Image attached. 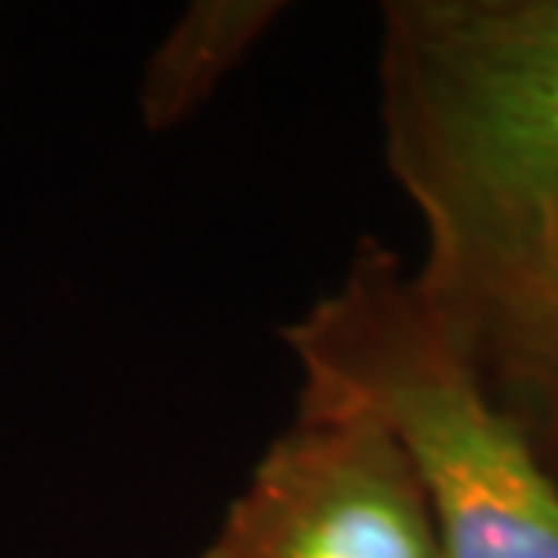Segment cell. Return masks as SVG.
I'll return each instance as SVG.
<instances>
[{"mask_svg":"<svg viewBox=\"0 0 558 558\" xmlns=\"http://www.w3.org/2000/svg\"><path fill=\"white\" fill-rule=\"evenodd\" d=\"M377 113L417 294L486 377L558 305V0H388Z\"/></svg>","mask_w":558,"mask_h":558,"instance_id":"6da1fadb","label":"cell"},{"mask_svg":"<svg viewBox=\"0 0 558 558\" xmlns=\"http://www.w3.org/2000/svg\"><path fill=\"white\" fill-rule=\"evenodd\" d=\"M283 344L301 399L349 407L399 446L446 558H558V486L483 371L450 341L414 272L363 240Z\"/></svg>","mask_w":558,"mask_h":558,"instance_id":"7a4b0ae2","label":"cell"},{"mask_svg":"<svg viewBox=\"0 0 558 558\" xmlns=\"http://www.w3.org/2000/svg\"><path fill=\"white\" fill-rule=\"evenodd\" d=\"M199 558H446L399 446L349 407L301 399Z\"/></svg>","mask_w":558,"mask_h":558,"instance_id":"3957f363","label":"cell"},{"mask_svg":"<svg viewBox=\"0 0 558 558\" xmlns=\"http://www.w3.org/2000/svg\"><path fill=\"white\" fill-rule=\"evenodd\" d=\"M287 4L279 0H196L171 22L138 81V120L163 135L189 124L247 62Z\"/></svg>","mask_w":558,"mask_h":558,"instance_id":"277c9868","label":"cell"},{"mask_svg":"<svg viewBox=\"0 0 558 558\" xmlns=\"http://www.w3.org/2000/svg\"><path fill=\"white\" fill-rule=\"evenodd\" d=\"M486 381L508 414L522 424L558 486V305L497 371L486 374Z\"/></svg>","mask_w":558,"mask_h":558,"instance_id":"5b68a950","label":"cell"}]
</instances>
